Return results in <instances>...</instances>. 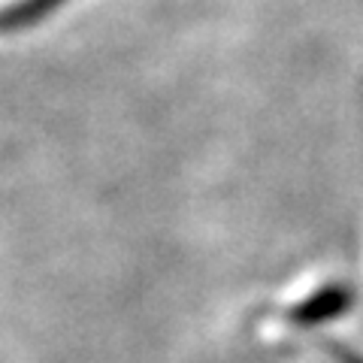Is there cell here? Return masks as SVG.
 Returning a JSON list of instances; mask_svg holds the SVG:
<instances>
[{
  "mask_svg": "<svg viewBox=\"0 0 363 363\" xmlns=\"http://www.w3.org/2000/svg\"><path fill=\"white\" fill-rule=\"evenodd\" d=\"M351 306H354V288L351 285H327L321 291L309 294L303 303H297L291 309V321L297 324H327V321H336V318H342Z\"/></svg>",
  "mask_w": 363,
  "mask_h": 363,
  "instance_id": "obj_1",
  "label": "cell"
},
{
  "mask_svg": "<svg viewBox=\"0 0 363 363\" xmlns=\"http://www.w3.org/2000/svg\"><path fill=\"white\" fill-rule=\"evenodd\" d=\"M64 0H21L16 6H6L0 13V30H18V28H30L43 21L45 16H52Z\"/></svg>",
  "mask_w": 363,
  "mask_h": 363,
  "instance_id": "obj_2",
  "label": "cell"
}]
</instances>
